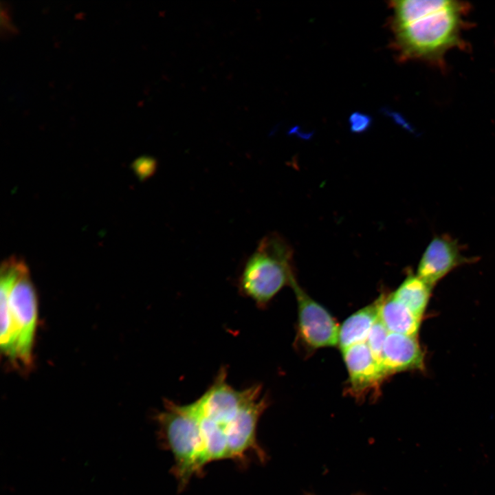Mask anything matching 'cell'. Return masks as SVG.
Here are the masks:
<instances>
[{"label":"cell","instance_id":"obj_16","mask_svg":"<svg viewBox=\"0 0 495 495\" xmlns=\"http://www.w3.org/2000/svg\"><path fill=\"white\" fill-rule=\"evenodd\" d=\"M137 170L142 177H147L155 169L156 163L153 158L142 157L136 162Z\"/></svg>","mask_w":495,"mask_h":495},{"label":"cell","instance_id":"obj_13","mask_svg":"<svg viewBox=\"0 0 495 495\" xmlns=\"http://www.w3.org/2000/svg\"><path fill=\"white\" fill-rule=\"evenodd\" d=\"M432 287L417 274H410L393 296L416 316L422 318L431 296Z\"/></svg>","mask_w":495,"mask_h":495},{"label":"cell","instance_id":"obj_1","mask_svg":"<svg viewBox=\"0 0 495 495\" xmlns=\"http://www.w3.org/2000/svg\"><path fill=\"white\" fill-rule=\"evenodd\" d=\"M267 402L261 385L235 389L228 382L226 368L219 371L205 393L191 403L201 436L204 466L220 459H241L252 451L265 457L257 443L256 428Z\"/></svg>","mask_w":495,"mask_h":495},{"label":"cell","instance_id":"obj_7","mask_svg":"<svg viewBox=\"0 0 495 495\" xmlns=\"http://www.w3.org/2000/svg\"><path fill=\"white\" fill-rule=\"evenodd\" d=\"M342 352L349 375L346 393L358 400L378 393L388 375L366 342L351 346Z\"/></svg>","mask_w":495,"mask_h":495},{"label":"cell","instance_id":"obj_6","mask_svg":"<svg viewBox=\"0 0 495 495\" xmlns=\"http://www.w3.org/2000/svg\"><path fill=\"white\" fill-rule=\"evenodd\" d=\"M298 308V339L314 351L338 345L339 326L330 313L311 298L295 280L291 286Z\"/></svg>","mask_w":495,"mask_h":495},{"label":"cell","instance_id":"obj_3","mask_svg":"<svg viewBox=\"0 0 495 495\" xmlns=\"http://www.w3.org/2000/svg\"><path fill=\"white\" fill-rule=\"evenodd\" d=\"M295 280L291 246L278 234L270 233L259 241L248 258L238 287L243 295L264 306Z\"/></svg>","mask_w":495,"mask_h":495},{"label":"cell","instance_id":"obj_11","mask_svg":"<svg viewBox=\"0 0 495 495\" xmlns=\"http://www.w3.org/2000/svg\"><path fill=\"white\" fill-rule=\"evenodd\" d=\"M378 301L379 319L389 333L417 336L422 318L397 300L392 293L382 295Z\"/></svg>","mask_w":495,"mask_h":495},{"label":"cell","instance_id":"obj_8","mask_svg":"<svg viewBox=\"0 0 495 495\" xmlns=\"http://www.w3.org/2000/svg\"><path fill=\"white\" fill-rule=\"evenodd\" d=\"M478 258L465 256L456 239L447 234L434 236L419 261L417 275L434 287L446 275L463 265L473 263Z\"/></svg>","mask_w":495,"mask_h":495},{"label":"cell","instance_id":"obj_12","mask_svg":"<svg viewBox=\"0 0 495 495\" xmlns=\"http://www.w3.org/2000/svg\"><path fill=\"white\" fill-rule=\"evenodd\" d=\"M378 318V299L348 317L339 327L338 345L340 349L365 343Z\"/></svg>","mask_w":495,"mask_h":495},{"label":"cell","instance_id":"obj_5","mask_svg":"<svg viewBox=\"0 0 495 495\" xmlns=\"http://www.w3.org/2000/svg\"><path fill=\"white\" fill-rule=\"evenodd\" d=\"M9 303L16 338V364L27 367L32 362L37 322V299L28 269L14 283Z\"/></svg>","mask_w":495,"mask_h":495},{"label":"cell","instance_id":"obj_15","mask_svg":"<svg viewBox=\"0 0 495 495\" xmlns=\"http://www.w3.org/2000/svg\"><path fill=\"white\" fill-rule=\"evenodd\" d=\"M350 129L353 133H362L370 127L372 119L365 113L360 112L353 113L349 119Z\"/></svg>","mask_w":495,"mask_h":495},{"label":"cell","instance_id":"obj_10","mask_svg":"<svg viewBox=\"0 0 495 495\" xmlns=\"http://www.w3.org/2000/svg\"><path fill=\"white\" fill-rule=\"evenodd\" d=\"M381 363L388 376L400 372L424 370L425 353L417 336L388 333Z\"/></svg>","mask_w":495,"mask_h":495},{"label":"cell","instance_id":"obj_9","mask_svg":"<svg viewBox=\"0 0 495 495\" xmlns=\"http://www.w3.org/2000/svg\"><path fill=\"white\" fill-rule=\"evenodd\" d=\"M27 269L25 263L16 256H12L4 261L1 267V350L6 358L12 362H16V338L9 296L14 283Z\"/></svg>","mask_w":495,"mask_h":495},{"label":"cell","instance_id":"obj_14","mask_svg":"<svg viewBox=\"0 0 495 495\" xmlns=\"http://www.w3.org/2000/svg\"><path fill=\"white\" fill-rule=\"evenodd\" d=\"M388 333L387 329L378 318L373 326L366 341V344L372 353L380 363L384 345Z\"/></svg>","mask_w":495,"mask_h":495},{"label":"cell","instance_id":"obj_4","mask_svg":"<svg viewBox=\"0 0 495 495\" xmlns=\"http://www.w3.org/2000/svg\"><path fill=\"white\" fill-rule=\"evenodd\" d=\"M156 420L164 444L175 459L173 472L184 486L204 467L199 426L191 403L181 405L166 400Z\"/></svg>","mask_w":495,"mask_h":495},{"label":"cell","instance_id":"obj_2","mask_svg":"<svg viewBox=\"0 0 495 495\" xmlns=\"http://www.w3.org/2000/svg\"><path fill=\"white\" fill-rule=\"evenodd\" d=\"M395 45L402 60H420L445 71L446 56L466 50L471 6L452 0L391 2Z\"/></svg>","mask_w":495,"mask_h":495}]
</instances>
